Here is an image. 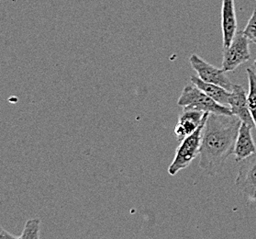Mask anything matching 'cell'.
Segmentation results:
<instances>
[{
  "mask_svg": "<svg viewBox=\"0 0 256 239\" xmlns=\"http://www.w3.org/2000/svg\"><path fill=\"white\" fill-rule=\"evenodd\" d=\"M235 185L248 202L256 203V153L242 161Z\"/></svg>",
  "mask_w": 256,
  "mask_h": 239,
  "instance_id": "obj_5",
  "label": "cell"
},
{
  "mask_svg": "<svg viewBox=\"0 0 256 239\" xmlns=\"http://www.w3.org/2000/svg\"><path fill=\"white\" fill-rule=\"evenodd\" d=\"M2 238L17 239L18 238V236H16V235H14V234L8 233L4 228L0 226V239Z\"/></svg>",
  "mask_w": 256,
  "mask_h": 239,
  "instance_id": "obj_15",
  "label": "cell"
},
{
  "mask_svg": "<svg viewBox=\"0 0 256 239\" xmlns=\"http://www.w3.org/2000/svg\"><path fill=\"white\" fill-rule=\"evenodd\" d=\"M178 104L183 107V110H196L208 113L232 115L230 107L220 104L212 100L193 83L188 84L184 87L179 97Z\"/></svg>",
  "mask_w": 256,
  "mask_h": 239,
  "instance_id": "obj_3",
  "label": "cell"
},
{
  "mask_svg": "<svg viewBox=\"0 0 256 239\" xmlns=\"http://www.w3.org/2000/svg\"><path fill=\"white\" fill-rule=\"evenodd\" d=\"M190 63L201 80L220 86L228 91L232 90L234 84L230 82L222 68L218 69L217 67H213L195 54L190 56Z\"/></svg>",
  "mask_w": 256,
  "mask_h": 239,
  "instance_id": "obj_6",
  "label": "cell"
},
{
  "mask_svg": "<svg viewBox=\"0 0 256 239\" xmlns=\"http://www.w3.org/2000/svg\"><path fill=\"white\" fill-rule=\"evenodd\" d=\"M254 69H256V61H254Z\"/></svg>",
  "mask_w": 256,
  "mask_h": 239,
  "instance_id": "obj_16",
  "label": "cell"
},
{
  "mask_svg": "<svg viewBox=\"0 0 256 239\" xmlns=\"http://www.w3.org/2000/svg\"><path fill=\"white\" fill-rule=\"evenodd\" d=\"M228 106L232 114L238 117L242 123H247L252 128H256L248 106V94L242 86L234 85L228 99Z\"/></svg>",
  "mask_w": 256,
  "mask_h": 239,
  "instance_id": "obj_7",
  "label": "cell"
},
{
  "mask_svg": "<svg viewBox=\"0 0 256 239\" xmlns=\"http://www.w3.org/2000/svg\"><path fill=\"white\" fill-rule=\"evenodd\" d=\"M246 72L249 81L248 106L256 129V72L254 68L250 67L247 68Z\"/></svg>",
  "mask_w": 256,
  "mask_h": 239,
  "instance_id": "obj_12",
  "label": "cell"
},
{
  "mask_svg": "<svg viewBox=\"0 0 256 239\" xmlns=\"http://www.w3.org/2000/svg\"><path fill=\"white\" fill-rule=\"evenodd\" d=\"M208 114L210 113L206 112L198 128L196 129L193 134L182 140V143L176 148L173 162L168 167V173L171 176H174L179 171L190 167L192 161L200 155L203 129Z\"/></svg>",
  "mask_w": 256,
  "mask_h": 239,
  "instance_id": "obj_2",
  "label": "cell"
},
{
  "mask_svg": "<svg viewBox=\"0 0 256 239\" xmlns=\"http://www.w3.org/2000/svg\"><path fill=\"white\" fill-rule=\"evenodd\" d=\"M240 123L242 121L234 114H208L200 152V167L208 176L220 172L228 156L234 154Z\"/></svg>",
  "mask_w": 256,
  "mask_h": 239,
  "instance_id": "obj_1",
  "label": "cell"
},
{
  "mask_svg": "<svg viewBox=\"0 0 256 239\" xmlns=\"http://www.w3.org/2000/svg\"><path fill=\"white\" fill-rule=\"evenodd\" d=\"M191 83L194 84L198 89H201L205 94L208 95L212 100L217 101L218 103L222 105L228 106V99L230 91L223 89L222 87L215 84L208 83L201 80L198 77L193 76L190 78Z\"/></svg>",
  "mask_w": 256,
  "mask_h": 239,
  "instance_id": "obj_11",
  "label": "cell"
},
{
  "mask_svg": "<svg viewBox=\"0 0 256 239\" xmlns=\"http://www.w3.org/2000/svg\"><path fill=\"white\" fill-rule=\"evenodd\" d=\"M206 112L196 110H183L174 126V134L179 141L193 134L200 125Z\"/></svg>",
  "mask_w": 256,
  "mask_h": 239,
  "instance_id": "obj_8",
  "label": "cell"
},
{
  "mask_svg": "<svg viewBox=\"0 0 256 239\" xmlns=\"http://www.w3.org/2000/svg\"><path fill=\"white\" fill-rule=\"evenodd\" d=\"M222 31L223 49L232 44L237 33V17L235 12L234 0H222Z\"/></svg>",
  "mask_w": 256,
  "mask_h": 239,
  "instance_id": "obj_9",
  "label": "cell"
},
{
  "mask_svg": "<svg viewBox=\"0 0 256 239\" xmlns=\"http://www.w3.org/2000/svg\"><path fill=\"white\" fill-rule=\"evenodd\" d=\"M250 40L242 32H237L232 44L223 49L222 69L225 72H232L250 58Z\"/></svg>",
  "mask_w": 256,
  "mask_h": 239,
  "instance_id": "obj_4",
  "label": "cell"
},
{
  "mask_svg": "<svg viewBox=\"0 0 256 239\" xmlns=\"http://www.w3.org/2000/svg\"><path fill=\"white\" fill-rule=\"evenodd\" d=\"M40 220L39 218H34L28 220L23 229L22 233L18 235V239H39Z\"/></svg>",
  "mask_w": 256,
  "mask_h": 239,
  "instance_id": "obj_13",
  "label": "cell"
},
{
  "mask_svg": "<svg viewBox=\"0 0 256 239\" xmlns=\"http://www.w3.org/2000/svg\"><path fill=\"white\" fill-rule=\"evenodd\" d=\"M252 129L247 123H240L234 151L237 162H242L256 153V142L252 134Z\"/></svg>",
  "mask_w": 256,
  "mask_h": 239,
  "instance_id": "obj_10",
  "label": "cell"
},
{
  "mask_svg": "<svg viewBox=\"0 0 256 239\" xmlns=\"http://www.w3.org/2000/svg\"><path fill=\"white\" fill-rule=\"evenodd\" d=\"M242 33L245 36L250 40V42L256 45V10L252 12L249 22L247 23L244 31Z\"/></svg>",
  "mask_w": 256,
  "mask_h": 239,
  "instance_id": "obj_14",
  "label": "cell"
}]
</instances>
